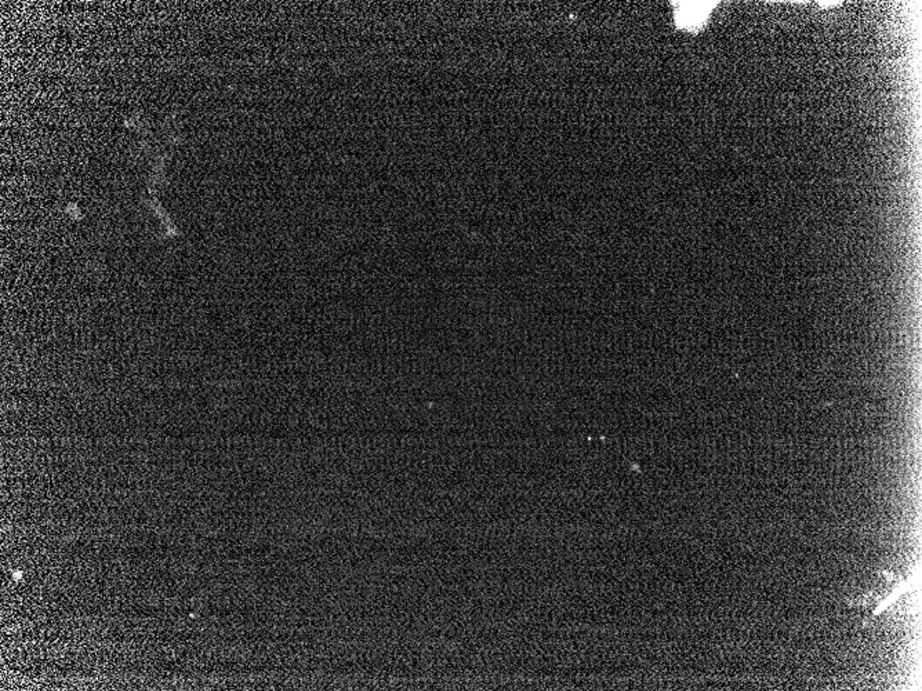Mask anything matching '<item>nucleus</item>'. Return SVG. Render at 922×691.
Here are the masks:
<instances>
[{
    "label": "nucleus",
    "mask_w": 922,
    "mask_h": 691,
    "mask_svg": "<svg viewBox=\"0 0 922 691\" xmlns=\"http://www.w3.org/2000/svg\"><path fill=\"white\" fill-rule=\"evenodd\" d=\"M678 15L679 25L683 28H693L700 25L705 21L703 15L709 14L712 6H706L707 3H682Z\"/></svg>",
    "instance_id": "nucleus-1"
}]
</instances>
